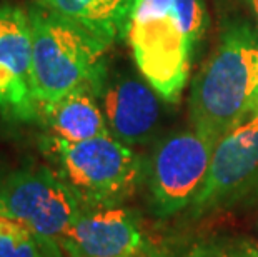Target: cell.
<instances>
[{"instance_id": "1", "label": "cell", "mask_w": 258, "mask_h": 257, "mask_svg": "<svg viewBox=\"0 0 258 257\" xmlns=\"http://www.w3.org/2000/svg\"><path fill=\"white\" fill-rule=\"evenodd\" d=\"M258 111V39L243 22H233L191 84V129L218 142Z\"/></svg>"}, {"instance_id": "2", "label": "cell", "mask_w": 258, "mask_h": 257, "mask_svg": "<svg viewBox=\"0 0 258 257\" xmlns=\"http://www.w3.org/2000/svg\"><path fill=\"white\" fill-rule=\"evenodd\" d=\"M27 12L38 109L80 87L100 97L107 82L108 47L38 4Z\"/></svg>"}, {"instance_id": "3", "label": "cell", "mask_w": 258, "mask_h": 257, "mask_svg": "<svg viewBox=\"0 0 258 257\" xmlns=\"http://www.w3.org/2000/svg\"><path fill=\"white\" fill-rule=\"evenodd\" d=\"M43 150L84 209L120 205L145 176L142 157L110 134L80 142L50 135L43 140Z\"/></svg>"}, {"instance_id": "4", "label": "cell", "mask_w": 258, "mask_h": 257, "mask_svg": "<svg viewBox=\"0 0 258 257\" xmlns=\"http://www.w3.org/2000/svg\"><path fill=\"white\" fill-rule=\"evenodd\" d=\"M127 39L144 79L160 99L177 104L195 47L175 17L173 0H137Z\"/></svg>"}, {"instance_id": "5", "label": "cell", "mask_w": 258, "mask_h": 257, "mask_svg": "<svg viewBox=\"0 0 258 257\" xmlns=\"http://www.w3.org/2000/svg\"><path fill=\"white\" fill-rule=\"evenodd\" d=\"M82 211L74 190L50 167L22 169L0 185V212L48 242L58 244Z\"/></svg>"}, {"instance_id": "6", "label": "cell", "mask_w": 258, "mask_h": 257, "mask_svg": "<svg viewBox=\"0 0 258 257\" xmlns=\"http://www.w3.org/2000/svg\"><path fill=\"white\" fill-rule=\"evenodd\" d=\"M215 144L191 129L168 135L155 147L148 189L158 217L175 216L194 204L207 180Z\"/></svg>"}, {"instance_id": "7", "label": "cell", "mask_w": 258, "mask_h": 257, "mask_svg": "<svg viewBox=\"0 0 258 257\" xmlns=\"http://www.w3.org/2000/svg\"><path fill=\"white\" fill-rule=\"evenodd\" d=\"M0 114L15 122L38 119L29 12L0 4Z\"/></svg>"}, {"instance_id": "8", "label": "cell", "mask_w": 258, "mask_h": 257, "mask_svg": "<svg viewBox=\"0 0 258 257\" xmlns=\"http://www.w3.org/2000/svg\"><path fill=\"white\" fill-rule=\"evenodd\" d=\"M258 180V111L218 139L205 184L191 204L203 214L235 200Z\"/></svg>"}, {"instance_id": "9", "label": "cell", "mask_w": 258, "mask_h": 257, "mask_svg": "<svg viewBox=\"0 0 258 257\" xmlns=\"http://www.w3.org/2000/svg\"><path fill=\"white\" fill-rule=\"evenodd\" d=\"M67 257H145L150 242L134 211L122 205L84 209L58 240Z\"/></svg>"}, {"instance_id": "10", "label": "cell", "mask_w": 258, "mask_h": 257, "mask_svg": "<svg viewBox=\"0 0 258 257\" xmlns=\"http://www.w3.org/2000/svg\"><path fill=\"white\" fill-rule=\"evenodd\" d=\"M100 97L110 135L128 147L152 139L160 124V104L148 82L118 77L105 82Z\"/></svg>"}, {"instance_id": "11", "label": "cell", "mask_w": 258, "mask_h": 257, "mask_svg": "<svg viewBox=\"0 0 258 257\" xmlns=\"http://www.w3.org/2000/svg\"><path fill=\"white\" fill-rule=\"evenodd\" d=\"M137 0H37V4L110 48L127 37Z\"/></svg>"}, {"instance_id": "12", "label": "cell", "mask_w": 258, "mask_h": 257, "mask_svg": "<svg viewBox=\"0 0 258 257\" xmlns=\"http://www.w3.org/2000/svg\"><path fill=\"white\" fill-rule=\"evenodd\" d=\"M38 119L50 129L53 137L80 142L108 135L105 116L98 102V94L80 87L60 99L38 109Z\"/></svg>"}, {"instance_id": "13", "label": "cell", "mask_w": 258, "mask_h": 257, "mask_svg": "<svg viewBox=\"0 0 258 257\" xmlns=\"http://www.w3.org/2000/svg\"><path fill=\"white\" fill-rule=\"evenodd\" d=\"M0 257H63L58 244L43 240L0 212Z\"/></svg>"}, {"instance_id": "14", "label": "cell", "mask_w": 258, "mask_h": 257, "mask_svg": "<svg viewBox=\"0 0 258 257\" xmlns=\"http://www.w3.org/2000/svg\"><path fill=\"white\" fill-rule=\"evenodd\" d=\"M173 12L191 45L197 47L207 29V10L203 0H173Z\"/></svg>"}, {"instance_id": "15", "label": "cell", "mask_w": 258, "mask_h": 257, "mask_svg": "<svg viewBox=\"0 0 258 257\" xmlns=\"http://www.w3.org/2000/svg\"><path fill=\"white\" fill-rule=\"evenodd\" d=\"M222 257H258V247L250 242H245L223 252Z\"/></svg>"}, {"instance_id": "16", "label": "cell", "mask_w": 258, "mask_h": 257, "mask_svg": "<svg viewBox=\"0 0 258 257\" xmlns=\"http://www.w3.org/2000/svg\"><path fill=\"white\" fill-rule=\"evenodd\" d=\"M250 4H251V9H253V12L256 15V19H258V0H250Z\"/></svg>"}, {"instance_id": "17", "label": "cell", "mask_w": 258, "mask_h": 257, "mask_svg": "<svg viewBox=\"0 0 258 257\" xmlns=\"http://www.w3.org/2000/svg\"><path fill=\"white\" fill-rule=\"evenodd\" d=\"M194 257H205V255H194Z\"/></svg>"}, {"instance_id": "18", "label": "cell", "mask_w": 258, "mask_h": 257, "mask_svg": "<svg viewBox=\"0 0 258 257\" xmlns=\"http://www.w3.org/2000/svg\"><path fill=\"white\" fill-rule=\"evenodd\" d=\"M145 257H150V255H145Z\"/></svg>"}]
</instances>
